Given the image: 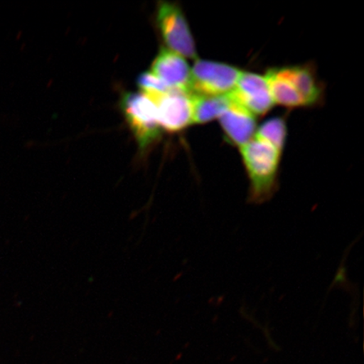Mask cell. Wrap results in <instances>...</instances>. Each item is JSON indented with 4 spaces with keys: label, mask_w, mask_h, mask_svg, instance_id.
I'll return each instance as SVG.
<instances>
[{
    "label": "cell",
    "mask_w": 364,
    "mask_h": 364,
    "mask_svg": "<svg viewBox=\"0 0 364 364\" xmlns=\"http://www.w3.org/2000/svg\"><path fill=\"white\" fill-rule=\"evenodd\" d=\"M240 149L249 179L248 201L257 205L269 201L279 186L282 153L256 136Z\"/></svg>",
    "instance_id": "1"
},
{
    "label": "cell",
    "mask_w": 364,
    "mask_h": 364,
    "mask_svg": "<svg viewBox=\"0 0 364 364\" xmlns=\"http://www.w3.org/2000/svg\"><path fill=\"white\" fill-rule=\"evenodd\" d=\"M120 107L141 151H146L161 138L156 104L143 93L122 94Z\"/></svg>",
    "instance_id": "2"
},
{
    "label": "cell",
    "mask_w": 364,
    "mask_h": 364,
    "mask_svg": "<svg viewBox=\"0 0 364 364\" xmlns=\"http://www.w3.org/2000/svg\"><path fill=\"white\" fill-rule=\"evenodd\" d=\"M156 23L166 48L185 58L197 59V47L192 31L178 4L159 2L156 11Z\"/></svg>",
    "instance_id": "3"
},
{
    "label": "cell",
    "mask_w": 364,
    "mask_h": 364,
    "mask_svg": "<svg viewBox=\"0 0 364 364\" xmlns=\"http://www.w3.org/2000/svg\"><path fill=\"white\" fill-rule=\"evenodd\" d=\"M241 72L238 68L228 63L196 59L193 68H191L190 93L230 95L237 84Z\"/></svg>",
    "instance_id": "4"
},
{
    "label": "cell",
    "mask_w": 364,
    "mask_h": 364,
    "mask_svg": "<svg viewBox=\"0 0 364 364\" xmlns=\"http://www.w3.org/2000/svg\"><path fill=\"white\" fill-rule=\"evenodd\" d=\"M149 98L156 104L159 124L163 130L177 133L193 124L192 97L190 93L171 90Z\"/></svg>",
    "instance_id": "5"
},
{
    "label": "cell",
    "mask_w": 364,
    "mask_h": 364,
    "mask_svg": "<svg viewBox=\"0 0 364 364\" xmlns=\"http://www.w3.org/2000/svg\"><path fill=\"white\" fill-rule=\"evenodd\" d=\"M234 102L254 116L265 115L274 102L265 76L252 72H241L233 91L230 94Z\"/></svg>",
    "instance_id": "6"
},
{
    "label": "cell",
    "mask_w": 364,
    "mask_h": 364,
    "mask_svg": "<svg viewBox=\"0 0 364 364\" xmlns=\"http://www.w3.org/2000/svg\"><path fill=\"white\" fill-rule=\"evenodd\" d=\"M151 72L170 90L190 93L191 68L179 54L161 48L152 63Z\"/></svg>",
    "instance_id": "7"
},
{
    "label": "cell",
    "mask_w": 364,
    "mask_h": 364,
    "mask_svg": "<svg viewBox=\"0 0 364 364\" xmlns=\"http://www.w3.org/2000/svg\"><path fill=\"white\" fill-rule=\"evenodd\" d=\"M218 120L227 140L239 148L250 142L256 134V116L245 110L233 100L230 107Z\"/></svg>",
    "instance_id": "8"
},
{
    "label": "cell",
    "mask_w": 364,
    "mask_h": 364,
    "mask_svg": "<svg viewBox=\"0 0 364 364\" xmlns=\"http://www.w3.org/2000/svg\"><path fill=\"white\" fill-rule=\"evenodd\" d=\"M293 84L306 107L316 106L323 100L324 89L317 79L315 68L311 65H295L282 68Z\"/></svg>",
    "instance_id": "9"
},
{
    "label": "cell",
    "mask_w": 364,
    "mask_h": 364,
    "mask_svg": "<svg viewBox=\"0 0 364 364\" xmlns=\"http://www.w3.org/2000/svg\"><path fill=\"white\" fill-rule=\"evenodd\" d=\"M273 102L287 108L304 107L301 97L282 68H271L265 75Z\"/></svg>",
    "instance_id": "10"
},
{
    "label": "cell",
    "mask_w": 364,
    "mask_h": 364,
    "mask_svg": "<svg viewBox=\"0 0 364 364\" xmlns=\"http://www.w3.org/2000/svg\"><path fill=\"white\" fill-rule=\"evenodd\" d=\"M193 106V124H204L220 118L230 107V95H200L191 94Z\"/></svg>",
    "instance_id": "11"
},
{
    "label": "cell",
    "mask_w": 364,
    "mask_h": 364,
    "mask_svg": "<svg viewBox=\"0 0 364 364\" xmlns=\"http://www.w3.org/2000/svg\"><path fill=\"white\" fill-rule=\"evenodd\" d=\"M256 138L265 141L283 154L287 138V125L283 117H272L258 127Z\"/></svg>",
    "instance_id": "12"
},
{
    "label": "cell",
    "mask_w": 364,
    "mask_h": 364,
    "mask_svg": "<svg viewBox=\"0 0 364 364\" xmlns=\"http://www.w3.org/2000/svg\"><path fill=\"white\" fill-rule=\"evenodd\" d=\"M136 85H138L141 93L144 94L148 97H153L154 95L171 90L152 72L149 71L144 72L139 75L138 79H136Z\"/></svg>",
    "instance_id": "13"
}]
</instances>
